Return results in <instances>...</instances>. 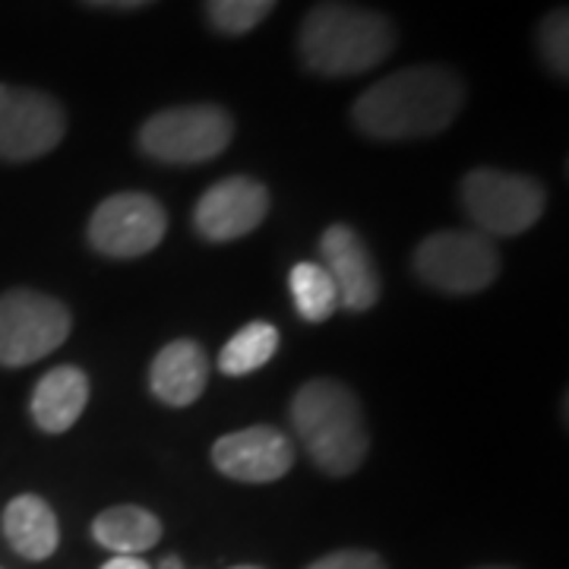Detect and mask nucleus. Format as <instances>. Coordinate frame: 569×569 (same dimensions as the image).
Masks as SVG:
<instances>
[{"instance_id":"f257e3e1","label":"nucleus","mask_w":569,"mask_h":569,"mask_svg":"<svg viewBox=\"0 0 569 569\" xmlns=\"http://www.w3.org/2000/svg\"><path fill=\"white\" fill-rule=\"evenodd\" d=\"M462 104V77L449 67L425 63L373 82L351 108V121L373 140H425L443 133Z\"/></svg>"},{"instance_id":"f03ea898","label":"nucleus","mask_w":569,"mask_h":569,"mask_svg":"<svg viewBox=\"0 0 569 569\" xmlns=\"http://www.w3.org/2000/svg\"><path fill=\"white\" fill-rule=\"evenodd\" d=\"M396 48V26L346 0H320L298 29V54L320 77H358L387 61Z\"/></svg>"},{"instance_id":"7ed1b4c3","label":"nucleus","mask_w":569,"mask_h":569,"mask_svg":"<svg viewBox=\"0 0 569 569\" xmlns=\"http://www.w3.org/2000/svg\"><path fill=\"white\" fill-rule=\"evenodd\" d=\"M291 425L326 475H351L367 459L370 433L358 396L339 380H310L291 402Z\"/></svg>"},{"instance_id":"20e7f679","label":"nucleus","mask_w":569,"mask_h":569,"mask_svg":"<svg viewBox=\"0 0 569 569\" xmlns=\"http://www.w3.org/2000/svg\"><path fill=\"white\" fill-rule=\"evenodd\" d=\"M234 137V121L219 104H178L152 114L140 127V149L164 164H200L222 156Z\"/></svg>"},{"instance_id":"39448f33","label":"nucleus","mask_w":569,"mask_h":569,"mask_svg":"<svg viewBox=\"0 0 569 569\" xmlns=\"http://www.w3.org/2000/svg\"><path fill=\"white\" fill-rule=\"evenodd\" d=\"M462 203L481 234L516 238L541 219L548 197L545 187L529 174L478 168L468 171L462 181Z\"/></svg>"},{"instance_id":"423d86ee","label":"nucleus","mask_w":569,"mask_h":569,"mask_svg":"<svg viewBox=\"0 0 569 569\" xmlns=\"http://www.w3.org/2000/svg\"><path fill=\"white\" fill-rule=\"evenodd\" d=\"M415 272L437 291L475 295L500 276V250L481 231H433L415 250Z\"/></svg>"},{"instance_id":"0eeeda50","label":"nucleus","mask_w":569,"mask_h":569,"mask_svg":"<svg viewBox=\"0 0 569 569\" xmlns=\"http://www.w3.org/2000/svg\"><path fill=\"white\" fill-rule=\"evenodd\" d=\"M73 329L70 310L41 291L13 288L0 298V365L26 367L48 358Z\"/></svg>"},{"instance_id":"6e6552de","label":"nucleus","mask_w":569,"mask_h":569,"mask_svg":"<svg viewBox=\"0 0 569 569\" xmlns=\"http://www.w3.org/2000/svg\"><path fill=\"white\" fill-rule=\"evenodd\" d=\"M168 216L146 193H118L96 206L89 219V244L111 260H137L162 244Z\"/></svg>"},{"instance_id":"1a4fd4ad","label":"nucleus","mask_w":569,"mask_h":569,"mask_svg":"<svg viewBox=\"0 0 569 569\" xmlns=\"http://www.w3.org/2000/svg\"><path fill=\"white\" fill-rule=\"evenodd\" d=\"M67 133L63 108L51 96L0 82V159L32 162L48 156Z\"/></svg>"},{"instance_id":"9d476101","label":"nucleus","mask_w":569,"mask_h":569,"mask_svg":"<svg viewBox=\"0 0 569 569\" xmlns=\"http://www.w3.org/2000/svg\"><path fill=\"white\" fill-rule=\"evenodd\" d=\"M269 212V190L253 178H224L212 183L193 209V224L206 241H238L250 234Z\"/></svg>"},{"instance_id":"9b49d317","label":"nucleus","mask_w":569,"mask_h":569,"mask_svg":"<svg viewBox=\"0 0 569 569\" xmlns=\"http://www.w3.org/2000/svg\"><path fill=\"white\" fill-rule=\"evenodd\" d=\"M212 462L231 481L269 485L295 466V447L276 427H247L224 433L212 447Z\"/></svg>"},{"instance_id":"f8f14e48","label":"nucleus","mask_w":569,"mask_h":569,"mask_svg":"<svg viewBox=\"0 0 569 569\" xmlns=\"http://www.w3.org/2000/svg\"><path fill=\"white\" fill-rule=\"evenodd\" d=\"M326 276L339 291V307L351 313H365L380 298V276L361 234L348 224H329L320 238Z\"/></svg>"},{"instance_id":"ddd939ff","label":"nucleus","mask_w":569,"mask_h":569,"mask_svg":"<svg viewBox=\"0 0 569 569\" xmlns=\"http://www.w3.org/2000/svg\"><path fill=\"white\" fill-rule=\"evenodd\" d=\"M209 383V355L193 339H174L156 355L149 387L156 399L171 408L193 406Z\"/></svg>"},{"instance_id":"4468645a","label":"nucleus","mask_w":569,"mask_h":569,"mask_svg":"<svg viewBox=\"0 0 569 569\" xmlns=\"http://www.w3.org/2000/svg\"><path fill=\"white\" fill-rule=\"evenodd\" d=\"M86 406H89V377L80 367L63 365L41 377L29 411L44 433H63L80 421Z\"/></svg>"},{"instance_id":"2eb2a0df","label":"nucleus","mask_w":569,"mask_h":569,"mask_svg":"<svg viewBox=\"0 0 569 569\" xmlns=\"http://www.w3.org/2000/svg\"><path fill=\"white\" fill-rule=\"evenodd\" d=\"M3 535L10 548L26 560H48L61 541L54 509L36 493H22L10 500V507L3 509Z\"/></svg>"},{"instance_id":"dca6fc26","label":"nucleus","mask_w":569,"mask_h":569,"mask_svg":"<svg viewBox=\"0 0 569 569\" xmlns=\"http://www.w3.org/2000/svg\"><path fill=\"white\" fill-rule=\"evenodd\" d=\"M92 538L114 557H137L159 545L162 522L142 507H111L92 522Z\"/></svg>"},{"instance_id":"f3484780","label":"nucleus","mask_w":569,"mask_h":569,"mask_svg":"<svg viewBox=\"0 0 569 569\" xmlns=\"http://www.w3.org/2000/svg\"><path fill=\"white\" fill-rule=\"evenodd\" d=\"M279 351V329L272 323H247L219 351V370L224 377H247L272 361Z\"/></svg>"},{"instance_id":"a211bd4d","label":"nucleus","mask_w":569,"mask_h":569,"mask_svg":"<svg viewBox=\"0 0 569 569\" xmlns=\"http://www.w3.org/2000/svg\"><path fill=\"white\" fill-rule=\"evenodd\" d=\"M288 288L298 313L307 323H323L339 307V291L320 263H298L288 276Z\"/></svg>"},{"instance_id":"6ab92c4d","label":"nucleus","mask_w":569,"mask_h":569,"mask_svg":"<svg viewBox=\"0 0 569 569\" xmlns=\"http://www.w3.org/2000/svg\"><path fill=\"white\" fill-rule=\"evenodd\" d=\"M279 0H206V17L222 36H247L272 13Z\"/></svg>"},{"instance_id":"aec40b11","label":"nucleus","mask_w":569,"mask_h":569,"mask_svg":"<svg viewBox=\"0 0 569 569\" xmlns=\"http://www.w3.org/2000/svg\"><path fill=\"white\" fill-rule=\"evenodd\" d=\"M538 51L548 63L553 77L567 80L569 73V13L567 7L548 13L541 26H538Z\"/></svg>"},{"instance_id":"412c9836","label":"nucleus","mask_w":569,"mask_h":569,"mask_svg":"<svg viewBox=\"0 0 569 569\" xmlns=\"http://www.w3.org/2000/svg\"><path fill=\"white\" fill-rule=\"evenodd\" d=\"M307 569H387V563L370 550H339V553L320 557Z\"/></svg>"},{"instance_id":"4be33fe9","label":"nucleus","mask_w":569,"mask_h":569,"mask_svg":"<svg viewBox=\"0 0 569 569\" xmlns=\"http://www.w3.org/2000/svg\"><path fill=\"white\" fill-rule=\"evenodd\" d=\"M92 7H111V10H140V7H149L156 0H86Z\"/></svg>"},{"instance_id":"5701e85b","label":"nucleus","mask_w":569,"mask_h":569,"mask_svg":"<svg viewBox=\"0 0 569 569\" xmlns=\"http://www.w3.org/2000/svg\"><path fill=\"white\" fill-rule=\"evenodd\" d=\"M102 569H152L140 557H111Z\"/></svg>"},{"instance_id":"b1692460","label":"nucleus","mask_w":569,"mask_h":569,"mask_svg":"<svg viewBox=\"0 0 569 569\" xmlns=\"http://www.w3.org/2000/svg\"><path fill=\"white\" fill-rule=\"evenodd\" d=\"M159 569H183V563L178 560V557H164L162 567H159Z\"/></svg>"},{"instance_id":"393cba45","label":"nucleus","mask_w":569,"mask_h":569,"mask_svg":"<svg viewBox=\"0 0 569 569\" xmlns=\"http://www.w3.org/2000/svg\"><path fill=\"white\" fill-rule=\"evenodd\" d=\"M231 569H260V567H231Z\"/></svg>"},{"instance_id":"a878e982","label":"nucleus","mask_w":569,"mask_h":569,"mask_svg":"<svg viewBox=\"0 0 569 569\" xmlns=\"http://www.w3.org/2000/svg\"><path fill=\"white\" fill-rule=\"evenodd\" d=\"M485 569H507V567H485Z\"/></svg>"}]
</instances>
